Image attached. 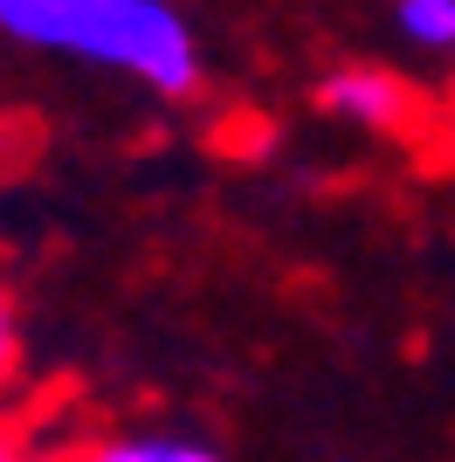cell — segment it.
<instances>
[{
    "label": "cell",
    "mask_w": 455,
    "mask_h": 462,
    "mask_svg": "<svg viewBox=\"0 0 455 462\" xmlns=\"http://www.w3.org/2000/svg\"><path fill=\"white\" fill-rule=\"evenodd\" d=\"M0 35L42 56L117 69L159 97L200 90V42L172 0H0Z\"/></svg>",
    "instance_id": "cell-1"
},
{
    "label": "cell",
    "mask_w": 455,
    "mask_h": 462,
    "mask_svg": "<svg viewBox=\"0 0 455 462\" xmlns=\"http://www.w3.org/2000/svg\"><path fill=\"white\" fill-rule=\"evenodd\" d=\"M324 111L352 117V125H373V132H407L414 125V83H400L394 69H331L318 83Z\"/></svg>",
    "instance_id": "cell-2"
},
{
    "label": "cell",
    "mask_w": 455,
    "mask_h": 462,
    "mask_svg": "<svg viewBox=\"0 0 455 462\" xmlns=\"http://www.w3.org/2000/svg\"><path fill=\"white\" fill-rule=\"evenodd\" d=\"M76 462H221V456L200 442H180V435H111V442H90Z\"/></svg>",
    "instance_id": "cell-3"
},
{
    "label": "cell",
    "mask_w": 455,
    "mask_h": 462,
    "mask_svg": "<svg viewBox=\"0 0 455 462\" xmlns=\"http://www.w3.org/2000/svg\"><path fill=\"white\" fill-rule=\"evenodd\" d=\"M394 21L421 49H455V0H394Z\"/></svg>",
    "instance_id": "cell-4"
},
{
    "label": "cell",
    "mask_w": 455,
    "mask_h": 462,
    "mask_svg": "<svg viewBox=\"0 0 455 462\" xmlns=\"http://www.w3.org/2000/svg\"><path fill=\"white\" fill-rule=\"evenodd\" d=\"M14 373H21V318H14V297L0 290V393Z\"/></svg>",
    "instance_id": "cell-5"
},
{
    "label": "cell",
    "mask_w": 455,
    "mask_h": 462,
    "mask_svg": "<svg viewBox=\"0 0 455 462\" xmlns=\"http://www.w3.org/2000/svg\"><path fill=\"white\" fill-rule=\"evenodd\" d=\"M0 462H28V421H0Z\"/></svg>",
    "instance_id": "cell-6"
},
{
    "label": "cell",
    "mask_w": 455,
    "mask_h": 462,
    "mask_svg": "<svg viewBox=\"0 0 455 462\" xmlns=\"http://www.w3.org/2000/svg\"><path fill=\"white\" fill-rule=\"evenodd\" d=\"M28 462H35V456H28ZM42 462H76V456H42Z\"/></svg>",
    "instance_id": "cell-7"
},
{
    "label": "cell",
    "mask_w": 455,
    "mask_h": 462,
    "mask_svg": "<svg viewBox=\"0 0 455 462\" xmlns=\"http://www.w3.org/2000/svg\"><path fill=\"white\" fill-rule=\"evenodd\" d=\"M0 138H7V132H0Z\"/></svg>",
    "instance_id": "cell-8"
}]
</instances>
